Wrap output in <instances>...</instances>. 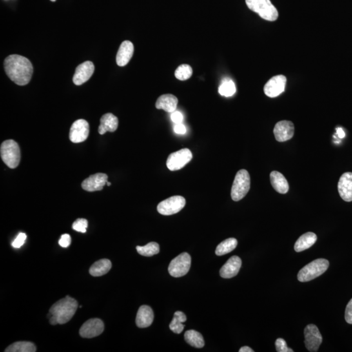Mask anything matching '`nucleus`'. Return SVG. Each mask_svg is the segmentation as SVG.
<instances>
[{"instance_id": "nucleus-43", "label": "nucleus", "mask_w": 352, "mask_h": 352, "mask_svg": "<svg viewBox=\"0 0 352 352\" xmlns=\"http://www.w3.org/2000/svg\"><path fill=\"white\" fill-rule=\"evenodd\" d=\"M107 184V186H111V183H110V182H107V184Z\"/></svg>"}, {"instance_id": "nucleus-18", "label": "nucleus", "mask_w": 352, "mask_h": 352, "mask_svg": "<svg viewBox=\"0 0 352 352\" xmlns=\"http://www.w3.org/2000/svg\"><path fill=\"white\" fill-rule=\"evenodd\" d=\"M242 262L239 256H233L229 258L226 264L221 267L220 275L224 278H230L236 277L239 273Z\"/></svg>"}, {"instance_id": "nucleus-32", "label": "nucleus", "mask_w": 352, "mask_h": 352, "mask_svg": "<svg viewBox=\"0 0 352 352\" xmlns=\"http://www.w3.org/2000/svg\"><path fill=\"white\" fill-rule=\"evenodd\" d=\"M88 222L85 219H78L73 224V229L79 232L86 233L88 228Z\"/></svg>"}, {"instance_id": "nucleus-16", "label": "nucleus", "mask_w": 352, "mask_h": 352, "mask_svg": "<svg viewBox=\"0 0 352 352\" xmlns=\"http://www.w3.org/2000/svg\"><path fill=\"white\" fill-rule=\"evenodd\" d=\"M294 126L291 122L280 121L275 125L273 133L275 139L278 142H283L288 141L294 137Z\"/></svg>"}, {"instance_id": "nucleus-10", "label": "nucleus", "mask_w": 352, "mask_h": 352, "mask_svg": "<svg viewBox=\"0 0 352 352\" xmlns=\"http://www.w3.org/2000/svg\"><path fill=\"white\" fill-rule=\"evenodd\" d=\"M305 344L309 351L316 352L318 350L322 342V336L317 326L309 324L305 327Z\"/></svg>"}, {"instance_id": "nucleus-17", "label": "nucleus", "mask_w": 352, "mask_h": 352, "mask_svg": "<svg viewBox=\"0 0 352 352\" xmlns=\"http://www.w3.org/2000/svg\"><path fill=\"white\" fill-rule=\"evenodd\" d=\"M338 191L342 200L352 201V172L343 173L338 183Z\"/></svg>"}, {"instance_id": "nucleus-29", "label": "nucleus", "mask_w": 352, "mask_h": 352, "mask_svg": "<svg viewBox=\"0 0 352 352\" xmlns=\"http://www.w3.org/2000/svg\"><path fill=\"white\" fill-rule=\"evenodd\" d=\"M136 249L140 255L147 256V257L157 255L160 251L159 245L156 242L149 243L146 246L143 247L137 246Z\"/></svg>"}, {"instance_id": "nucleus-28", "label": "nucleus", "mask_w": 352, "mask_h": 352, "mask_svg": "<svg viewBox=\"0 0 352 352\" xmlns=\"http://www.w3.org/2000/svg\"><path fill=\"white\" fill-rule=\"evenodd\" d=\"M238 246V241L235 238H228L220 243L216 249L215 254L217 256H223L234 250Z\"/></svg>"}, {"instance_id": "nucleus-20", "label": "nucleus", "mask_w": 352, "mask_h": 352, "mask_svg": "<svg viewBox=\"0 0 352 352\" xmlns=\"http://www.w3.org/2000/svg\"><path fill=\"white\" fill-rule=\"evenodd\" d=\"M154 319V314L150 307L142 305L138 311L136 318V324L140 328H146L150 326Z\"/></svg>"}, {"instance_id": "nucleus-30", "label": "nucleus", "mask_w": 352, "mask_h": 352, "mask_svg": "<svg viewBox=\"0 0 352 352\" xmlns=\"http://www.w3.org/2000/svg\"><path fill=\"white\" fill-rule=\"evenodd\" d=\"M236 88L234 82L229 79H225L222 81L219 88V93L222 96L226 97L235 94Z\"/></svg>"}, {"instance_id": "nucleus-12", "label": "nucleus", "mask_w": 352, "mask_h": 352, "mask_svg": "<svg viewBox=\"0 0 352 352\" xmlns=\"http://www.w3.org/2000/svg\"><path fill=\"white\" fill-rule=\"evenodd\" d=\"M104 326L103 322L99 318L90 319L85 323L80 329V335L82 338H91L96 337L104 331Z\"/></svg>"}, {"instance_id": "nucleus-38", "label": "nucleus", "mask_w": 352, "mask_h": 352, "mask_svg": "<svg viewBox=\"0 0 352 352\" xmlns=\"http://www.w3.org/2000/svg\"><path fill=\"white\" fill-rule=\"evenodd\" d=\"M171 120H172V122H174L175 124H181L183 122V120H184V116H183L181 112H178V111H175V112L171 113Z\"/></svg>"}, {"instance_id": "nucleus-19", "label": "nucleus", "mask_w": 352, "mask_h": 352, "mask_svg": "<svg viewBox=\"0 0 352 352\" xmlns=\"http://www.w3.org/2000/svg\"><path fill=\"white\" fill-rule=\"evenodd\" d=\"M134 53V45L131 41H125L120 45L116 55L118 66L124 67L130 62Z\"/></svg>"}, {"instance_id": "nucleus-13", "label": "nucleus", "mask_w": 352, "mask_h": 352, "mask_svg": "<svg viewBox=\"0 0 352 352\" xmlns=\"http://www.w3.org/2000/svg\"><path fill=\"white\" fill-rule=\"evenodd\" d=\"M286 84V78L284 75L275 76L265 85V94L271 98L277 97L284 92Z\"/></svg>"}, {"instance_id": "nucleus-9", "label": "nucleus", "mask_w": 352, "mask_h": 352, "mask_svg": "<svg viewBox=\"0 0 352 352\" xmlns=\"http://www.w3.org/2000/svg\"><path fill=\"white\" fill-rule=\"evenodd\" d=\"M186 200L182 196H173L160 202L157 211L163 215H171L178 213L184 208Z\"/></svg>"}, {"instance_id": "nucleus-6", "label": "nucleus", "mask_w": 352, "mask_h": 352, "mask_svg": "<svg viewBox=\"0 0 352 352\" xmlns=\"http://www.w3.org/2000/svg\"><path fill=\"white\" fill-rule=\"evenodd\" d=\"M251 178L246 170H240L236 173L231 190V197L233 201L243 199L250 190Z\"/></svg>"}, {"instance_id": "nucleus-2", "label": "nucleus", "mask_w": 352, "mask_h": 352, "mask_svg": "<svg viewBox=\"0 0 352 352\" xmlns=\"http://www.w3.org/2000/svg\"><path fill=\"white\" fill-rule=\"evenodd\" d=\"M77 308V301L70 296H66L55 303L49 310V313L55 318L57 324H64L70 322L75 315Z\"/></svg>"}, {"instance_id": "nucleus-23", "label": "nucleus", "mask_w": 352, "mask_h": 352, "mask_svg": "<svg viewBox=\"0 0 352 352\" xmlns=\"http://www.w3.org/2000/svg\"><path fill=\"white\" fill-rule=\"evenodd\" d=\"M271 184L277 192L286 194L288 192L289 184L284 176L277 171H273L270 173Z\"/></svg>"}, {"instance_id": "nucleus-24", "label": "nucleus", "mask_w": 352, "mask_h": 352, "mask_svg": "<svg viewBox=\"0 0 352 352\" xmlns=\"http://www.w3.org/2000/svg\"><path fill=\"white\" fill-rule=\"evenodd\" d=\"M317 241V236L313 232H307L300 236L299 239L296 242L294 249L298 253L302 252L311 248Z\"/></svg>"}, {"instance_id": "nucleus-37", "label": "nucleus", "mask_w": 352, "mask_h": 352, "mask_svg": "<svg viewBox=\"0 0 352 352\" xmlns=\"http://www.w3.org/2000/svg\"><path fill=\"white\" fill-rule=\"evenodd\" d=\"M345 320L349 324H352V299L347 304L345 311Z\"/></svg>"}, {"instance_id": "nucleus-33", "label": "nucleus", "mask_w": 352, "mask_h": 352, "mask_svg": "<svg viewBox=\"0 0 352 352\" xmlns=\"http://www.w3.org/2000/svg\"><path fill=\"white\" fill-rule=\"evenodd\" d=\"M170 329L173 333L176 334H180L184 331L185 326L183 323L180 322L175 317H173L172 320L170 324Z\"/></svg>"}, {"instance_id": "nucleus-40", "label": "nucleus", "mask_w": 352, "mask_h": 352, "mask_svg": "<svg viewBox=\"0 0 352 352\" xmlns=\"http://www.w3.org/2000/svg\"><path fill=\"white\" fill-rule=\"evenodd\" d=\"M174 317L177 318L180 322L182 323L186 322L187 321V317L186 315L181 311H177L174 313Z\"/></svg>"}, {"instance_id": "nucleus-41", "label": "nucleus", "mask_w": 352, "mask_h": 352, "mask_svg": "<svg viewBox=\"0 0 352 352\" xmlns=\"http://www.w3.org/2000/svg\"><path fill=\"white\" fill-rule=\"evenodd\" d=\"M336 135H338V137H339L340 139H343V138L345 137L344 131H343L341 128L336 129Z\"/></svg>"}, {"instance_id": "nucleus-14", "label": "nucleus", "mask_w": 352, "mask_h": 352, "mask_svg": "<svg viewBox=\"0 0 352 352\" xmlns=\"http://www.w3.org/2000/svg\"><path fill=\"white\" fill-rule=\"evenodd\" d=\"M95 71L94 64L90 61L79 65L75 70L73 81L75 85L80 86L90 80Z\"/></svg>"}, {"instance_id": "nucleus-8", "label": "nucleus", "mask_w": 352, "mask_h": 352, "mask_svg": "<svg viewBox=\"0 0 352 352\" xmlns=\"http://www.w3.org/2000/svg\"><path fill=\"white\" fill-rule=\"evenodd\" d=\"M193 159V153L189 149L184 148L171 153L166 160L167 168L171 171L184 168Z\"/></svg>"}, {"instance_id": "nucleus-27", "label": "nucleus", "mask_w": 352, "mask_h": 352, "mask_svg": "<svg viewBox=\"0 0 352 352\" xmlns=\"http://www.w3.org/2000/svg\"><path fill=\"white\" fill-rule=\"evenodd\" d=\"M36 346L31 342H17L7 347L6 352H35Z\"/></svg>"}, {"instance_id": "nucleus-4", "label": "nucleus", "mask_w": 352, "mask_h": 352, "mask_svg": "<svg viewBox=\"0 0 352 352\" xmlns=\"http://www.w3.org/2000/svg\"><path fill=\"white\" fill-rule=\"evenodd\" d=\"M1 157L4 163L10 168H17L21 161V150L19 144L13 140H7L0 148Z\"/></svg>"}, {"instance_id": "nucleus-35", "label": "nucleus", "mask_w": 352, "mask_h": 352, "mask_svg": "<svg viewBox=\"0 0 352 352\" xmlns=\"http://www.w3.org/2000/svg\"><path fill=\"white\" fill-rule=\"evenodd\" d=\"M26 238L27 236L26 233H20L17 236L16 239L12 243V246L14 247V248H20V247L23 246L24 243H25Z\"/></svg>"}, {"instance_id": "nucleus-26", "label": "nucleus", "mask_w": 352, "mask_h": 352, "mask_svg": "<svg viewBox=\"0 0 352 352\" xmlns=\"http://www.w3.org/2000/svg\"><path fill=\"white\" fill-rule=\"evenodd\" d=\"M185 340L191 346L202 348L204 346V340L201 334L197 331L189 330L185 333Z\"/></svg>"}, {"instance_id": "nucleus-34", "label": "nucleus", "mask_w": 352, "mask_h": 352, "mask_svg": "<svg viewBox=\"0 0 352 352\" xmlns=\"http://www.w3.org/2000/svg\"><path fill=\"white\" fill-rule=\"evenodd\" d=\"M276 349L278 352H293L292 349L287 346L286 342L283 338H279L275 342Z\"/></svg>"}, {"instance_id": "nucleus-11", "label": "nucleus", "mask_w": 352, "mask_h": 352, "mask_svg": "<svg viewBox=\"0 0 352 352\" xmlns=\"http://www.w3.org/2000/svg\"><path fill=\"white\" fill-rule=\"evenodd\" d=\"M90 134V126L86 120L80 119L75 122L71 126L70 139L73 143H80L88 139Z\"/></svg>"}, {"instance_id": "nucleus-44", "label": "nucleus", "mask_w": 352, "mask_h": 352, "mask_svg": "<svg viewBox=\"0 0 352 352\" xmlns=\"http://www.w3.org/2000/svg\"><path fill=\"white\" fill-rule=\"evenodd\" d=\"M51 1L54 2H55V0H51Z\"/></svg>"}, {"instance_id": "nucleus-21", "label": "nucleus", "mask_w": 352, "mask_h": 352, "mask_svg": "<svg viewBox=\"0 0 352 352\" xmlns=\"http://www.w3.org/2000/svg\"><path fill=\"white\" fill-rule=\"evenodd\" d=\"M101 124L99 127V133L100 135H104L106 132H114L118 128V118L111 113H107L102 115L101 118Z\"/></svg>"}, {"instance_id": "nucleus-7", "label": "nucleus", "mask_w": 352, "mask_h": 352, "mask_svg": "<svg viewBox=\"0 0 352 352\" xmlns=\"http://www.w3.org/2000/svg\"><path fill=\"white\" fill-rule=\"evenodd\" d=\"M191 266V257L187 253H183L171 260L168 272L171 277H181L189 272Z\"/></svg>"}, {"instance_id": "nucleus-31", "label": "nucleus", "mask_w": 352, "mask_h": 352, "mask_svg": "<svg viewBox=\"0 0 352 352\" xmlns=\"http://www.w3.org/2000/svg\"><path fill=\"white\" fill-rule=\"evenodd\" d=\"M193 75V69L189 65L183 64L178 67L175 71L176 79L182 80H186L190 79Z\"/></svg>"}, {"instance_id": "nucleus-3", "label": "nucleus", "mask_w": 352, "mask_h": 352, "mask_svg": "<svg viewBox=\"0 0 352 352\" xmlns=\"http://www.w3.org/2000/svg\"><path fill=\"white\" fill-rule=\"evenodd\" d=\"M329 263L328 260L320 258L309 263L303 267L298 275L299 281L305 282L320 277L328 269Z\"/></svg>"}, {"instance_id": "nucleus-5", "label": "nucleus", "mask_w": 352, "mask_h": 352, "mask_svg": "<svg viewBox=\"0 0 352 352\" xmlns=\"http://www.w3.org/2000/svg\"><path fill=\"white\" fill-rule=\"evenodd\" d=\"M246 2L249 10L257 13L263 19L275 21L278 19V11L270 0H246Z\"/></svg>"}, {"instance_id": "nucleus-25", "label": "nucleus", "mask_w": 352, "mask_h": 352, "mask_svg": "<svg viewBox=\"0 0 352 352\" xmlns=\"http://www.w3.org/2000/svg\"><path fill=\"white\" fill-rule=\"evenodd\" d=\"M112 267V263L108 259L98 260L91 266L90 273L93 277H101L108 273Z\"/></svg>"}, {"instance_id": "nucleus-1", "label": "nucleus", "mask_w": 352, "mask_h": 352, "mask_svg": "<svg viewBox=\"0 0 352 352\" xmlns=\"http://www.w3.org/2000/svg\"><path fill=\"white\" fill-rule=\"evenodd\" d=\"M4 65L7 75L17 85H27L32 79V64L26 57L17 54L10 55L4 60Z\"/></svg>"}, {"instance_id": "nucleus-15", "label": "nucleus", "mask_w": 352, "mask_h": 352, "mask_svg": "<svg viewBox=\"0 0 352 352\" xmlns=\"http://www.w3.org/2000/svg\"><path fill=\"white\" fill-rule=\"evenodd\" d=\"M108 182V175L103 173L91 175L82 182V187L88 192L101 191Z\"/></svg>"}, {"instance_id": "nucleus-36", "label": "nucleus", "mask_w": 352, "mask_h": 352, "mask_svg": "<svg viewBox=\"0 0 352 352\" xmlns=\"http://www.w3.org/2000/svg\"><path fill=\"white\" fill-rule=\"evenodd\" d=\"M71 244V236L68 233H65L62 236L61 238L59 240L60 246L64 247V248H67L70 246Z\"/></svg>"}, {"instance_id": "nucleus-39", "label": "nucleus", "mask_w": 352, "mask_h": 352, "mask_svg": "<svg viewBox=\"0 0 352 352\" xmlns=\"http://www.w3.org/2000/svg\"><path fill=\"white\" fill-rule=\"evenodd\" d=\"M174 132L178 135H184L187 132L186 126L182 123L176 124L174 126Z\"/></svg>"}, {"instance_id": "nucleus-22", "label": "nucleus", "mask_w": 352, "mask_h": 352, "mask_svg": "<svg viewBox=\"0 0 352 352\" xmlns=\"http://www.w3.org/2000/svg\"><path fill=\"white\" fill-rule=\"evenodd\" d=\"M178 103V98L171 94L162 95L158 98L155 106L157 109H162L167 112H175Z\"/></svg>"}, {"instance_id": "nucleus-42", "label": "nucleus", "mask_w": 352, "mask_h": 352, "mask_svg": "<svg viewBox=\"0 0 352 352\" xmlns=\"http://www.w3.org/2000/svg\"><path fill=\"white\" fill-rule=\"evenodd\" d=\"M240 352H253V349H252L249 346H244L241 347Z\"/></svg>"}]
</instances>
